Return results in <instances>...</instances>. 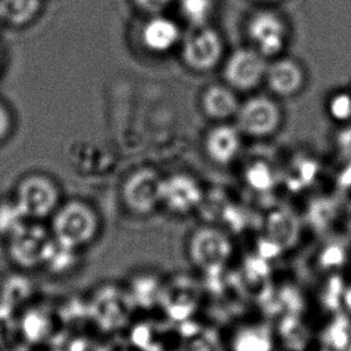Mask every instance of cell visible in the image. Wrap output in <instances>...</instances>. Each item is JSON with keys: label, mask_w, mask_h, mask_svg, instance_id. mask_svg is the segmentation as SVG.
Returning <instances> with one entry per match:
<instances>
[{"label": "cell", "mask_w": 351, "mask_h": 351, "mask_svg": "<svg viewBox=\"0 0 351 351\" xmlns=\"http://www.w3.org/2000/svg\"><path fill=\"white\" fill-rule=\"evenodd\" d=\"M51 232L58 243L81 252L98 239L101 219L98 210L86 201L62 202L51 217Z\"/></svg>", "instance_id": "cell-1"}, {"label": "cell", "mask_w": 351, "mask_h": 351, "mask_svg": "<svg viewBox=\"0 0 351 351\" xmlns=\"http://www.w3.org/2000/svg\"><path fill=\"white\" fill-rule=\"evenodd\" d=\"M14 201L27 219L43 221L51 219L62 204V196L58 184L51 177L35 172L17 183Z\"/></svg>", "instance_id": "cell-2"}, {"label": "cell", "mask_w": 351, "mask_h": 351, "mask_svg": "<svg viewBox=\"0 0 351 351\" xmlns=\"http://www.w3.org/2000/svg\"><path fill=\"white\" fill-rule=\"evenodd\" d=\"M53 241L51 230L29 220L6 239L8 255L19 269H43Z\"/></svg>", "instance_id": "cell-3"}, {"label": "cell", "mask_w": 351, "mask_h": 351, "mask_svg": "<svg viewBox=\"0 0 351 351\" xmlns=\"http://www.w3.org/2000/svg\"><path fill=\"white\" fill-rule=\"evenodd\" d=\"M160 176L151 167H142L128 176L121 189L122 204L135 217L151 215L160 205Z\"/></svg>", "instance_id": "cell-4"}, {"label": "cell", "mask_w": 351, "mask_h": 351, "mask_svg": "<svg viewBox=\"0 0 351 351\" xmlns=\"http://www.w3.org/2000/svg\"><path fill=\"white\" fill-rule=\"evenodd\" d=\"M239 132L253 137H265L277 132L282 112L274 99L258 95L245 100L237 111Z\"/></svg>", "instance_id": "cell-5"}, {"label": "cell", "mask_w": 351, "mask_h": 351, "mask_svg": "<svg viewBox=\"0 0 351 351\" xmlns=\"http://www.w3.org/2000/svg\"><path fill=\"white\" fill-rule=\"evenodd\" d=\"M266 57L255 49H239L230 54L224 66V78L228 86L247 92L258 87L267 73Z\"/></svg>", "instance_id": "cell-6"}, {"label": "cell", "mask_w": 351, "mask_h": 351, "mask_svg": "<svg viewBox=\"0 0 351 351\" xmlns=\"http://www.w3.org/2000/svg\"><path fill=\"white\" fill-rule=\"evenodd\" d=\"M224 45L217 30L210 27L197 28L184 41L182 58L188 68L197 73H207L219 64L223 57Z\"/></svg>", "instance_id": "cell-7"}, {"label": "cell", "mask_w": 351, "mask_h": 351, "mask_svg": "<svg viewBox=\"0 0 351 351\" xmlns=\"http://www.w3.org/2000/svg\"><path fill=\"white\" fill-rule=\"evenodd\" d=\"M247 33L255 49L266 58L282 53L288 40L287 25L274 11H258L252 16Z\"/></svg>", "instance_id": "cell-8"}, {"label": "cell", "mask_w": 351, "mask_h": 351, "mask_svg": "<svg viewBox=\"0 0 351 351\" xmlns=\"http://www.w3.org/2000/svg\"><path fill=\"white\" fill-rule=\"evenodd\" d=\"M132 298L129 293H123L118 288H104L99 290L89 309L92 319L99 326L106 330L121 328L127 322L132 311Z\"/></svg>", "instance_id": "cell-9"}, {"label": "cell", "mask_w": 351, "mask_h": 351, "mask_svg": "<svg viewBox=\"0 0 351 351\" xmlns=\"http://www.w3.org/2000/svg\"><path fill=\"white\" fill-rule=\"evenodd\" d=\"M200 197L199 183L188 173H173L161 180L160 205L171 212H186L200 201Z\"/></svg>", "instance_id": "cell-10"}, {"label": "cell", "mask_w": 351, "mask_h": 351, "mask_svg": "<svg viewBox=\"0 0 351 351\" xmlns=\"http://www.w3.org/2000/svg\"><path fill=\"white\" fill-rule=\"evenodd\" d=\"M181 40V29L175 21L165 16H152L141 32L145 49L152 53L162 54L175 49Z\"/></svg>", "instance_id": "cell-11"}, {"label": "cell", "mask_w": 351, "mask_h": 351, "mask_svg": "<svg viewBox=\"0 0 351 351\" xmlns=\"http://www.w3.org/2000/svg\"><path fill=\"white\" fill-rule=\"evenodd\" d=\"M241 132L229 124H219L207 132L205 149L212 161L228 165L237 158L241 151Z\"/></svg>", "instance_id": "cell-12"}, {"label": "cell", "mask_w": 351, "mask_h": 351, "mask_svg": "<svg viewBox=\"0 0 351 351\" xmlns=\"http://www.w3.org/2000/svg\"><path fill=\"white\" fill-rule=\"evenodd\" d=\"M266 81L269 89L279 97H293L304 86V71L293 59L280 58L269 65Z\"/></svg>", "instance_id": "cell-13"}, {"label": "cell", "mask_w": 351, "mask_h": 351, "mask_svg": "<svg viewBox=\"0 0 351 351\" xmlns=\"http://www.w3.org/2000/svg\"><path fill=\"white\" fill-rule=\"evenodd\" d=\"M201 106L207 117L215 121H225L237 114L239 103L232 88L223 84H212L206 88L202 94Z\"/></svg>", "instance_id": "cell-14"}, {"label": "cell", "mask_w": 351, "mask_h": 351, "mask_svg": "<svg viewBox=\"0 0 351 351\" xmlns=\"http://www.w3.org/2000/svg\"><path fill=\"white\" fill-rule=\"evenodd\" d=\"M43 0H0V20L14 27H25L38 17Z\"/></svg>", "instance_id": "cell-15"}, {"label": "cell", "mask_w": 351, "mask_h": 351, "mask_svg": "<svg viewBox=\"0 0 351 351\" xmlns=\"http://www.w3.org/2000/svg\"><path fill=\"white\" fill-rule=\"evenodd\" d=\"M29 220L12 200L0 201V239H6Z\"/></svg>", "instance_id": "cell-16"}, {"label": "cell", "mask_w": 351, "mask_h": 351, "mask_svg": "<svg viewBox=\"0 0 351 351\" xmlns=\"http://www.w3.org/2000/svg\"><path fill=\"white\" fill-rule=\"evenodd\" d=\"M180 11L191 25L202 28L213 12V0H180Z\"/></svg>", "instance_id": "cell-17"}, {"label": "cell", "mask_w": 351, "mask_h": 351, "mask_svg": "<svg viewBox=\"0 0 351 351\" xmlns=\"http://www.w3.org/2000/svg\"><path fill=\"white\" fill-rule=\"evenodd\" d=\"M327 112L336 122L346 124L351 122V92H337L333 94L328 104Z\"/></svg>", "instance_id": "cell-18"}, {"label": "cell", "mask_w": 351, "mask_h": 351, "mask_svg": "<svg viewBox=\"0 0 351 351\" xmlns=\"http://www.w3.org/2000/svg\"><path fill=\"white\" fill-rule=\"evenodd\" d=\"M245 177L255 188H269L274 183V172L265 161H254L245 171Z\"/></svg>", "instance_id": "cell-19"}, {"label": "cell", "mask_w": 351, "mask_h": 351, "mask_svg": "<svg viewBox=\"0 0 351 351\" xmlns=\"http://www.w3.org/2000/svg\"><path fill=\"white\" fill-rule=\"evenodd\" d=\"M11 311L0 306V349L10 344V338L16 330V322L14 317H11Z\"/></svg>", "instance_id": "cell-20"}, {"label": "cell", "mask_w": 351, "mask_h": 351, "mask_svg": "<svg viewBox=\"0 0 351 351\" xmlns=\"http://www.w3.org/2000/svg\"><path fill=\"white\" fill-rule=\"evenodd\" d=\"M138 10L143 11L149 15H160L172 0H132Z\"/></svg>", "instance_id": "cell-21"}, {"label": "cell", "mask_w": 351, "mask_h": 351, "mask_svg": "<svg viewBox=\"0 0 351 351\" xmlns=\"http://www.w3.org/2000/svg\"><path fill=\"white\" fill-rule=\"evenodd\" d=\"M336 142L341 154L351 160V122L344 124L337 134Z\"/></svg>", "instance_id": "cell-22"}, {"label": "cell", "mask_w": 351, "mask_h": 351, "mask_svg": "<svg viewBox=\"0 0 351 351\" xmlns=\"http://www.w3.org/2000/svg\"><path fill=\"white\" fill-rule=\"evenodd\" d=\"M12 127H14V119H12L10 110L8 108L5 104L0 101V142L4 141L9 137Z\"/></svg>", "instance_id": "cell-23"}, {"label": "cell", "mask_w": 351, "mask_h": 351, "mask_svg": "<svg viewBox=\"0 0 351 351\" xmlns=\"http://www.w3.org/2000/svg\"><path fill=\"white\" fill-rule=\"evenodd\" d=\"M258 1H265V3H272V1H278V0H258Z\"/></svg>", "instance_id": "cell-24"}]
</instances>
